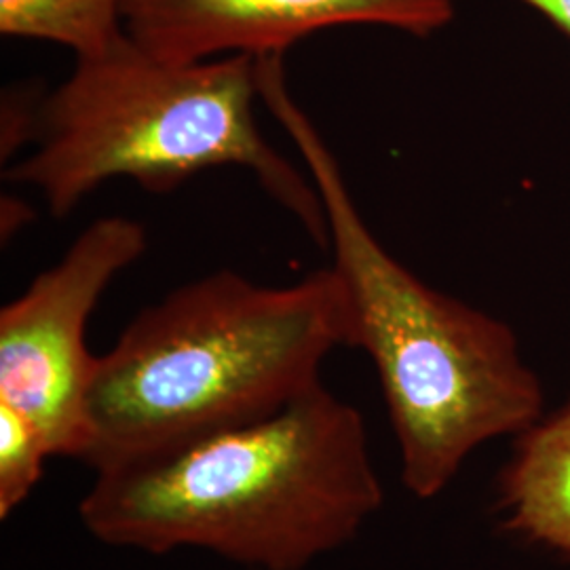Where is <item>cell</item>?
I'll return each instance as SVG.
<instances>
[{"label": "cell", "instance_id": "1", "mask_svg": "<svg viewBox=\"0 0 570 570\" xmlns=\"http://www.w3.org/2000/svg\"><path fill=\"white\" fill-rule=\"evenodd\" d=\"M383 503L364 416L320 383L265 419L96 473L79 518L112 548L305 570Z\"/></svg>", "mask_w": 570, "mask_h": 570}, {"label": "cell", "instance_id": "2", "mask_svg": "<svg viewBox=\"0 0 570 570\" xmlns=\"http://www.w3.org/2000/svg\"><path fill=\"white\" fill-rule=\"evenodd\" d=\"M261 102L296 146L326 212L343 285L346 346L372 360L416 499L449 489L469 456L546 414L541 379L503 320L425 284L389 254L360 214L341 165L285 81L284 56L258 60Z\"/></svg>", "mask_w": 570, "mask_h": 570}, {"label": "cell", "instance_id": "3", "mask_svg": "<svg viewBox=\"0 0 570 570\" xmlns=\"http://www.w3.org/2000/svg\"><path fill=\"white\" fill-rule=\"evenodd\" d=\"M343 285L320 268L271 287L218 271L146 306L98 357L81 461L96 473L287 406L346 346Z\"/></svg>", "mask_w": 570, "mask_h": 570}, {"label": "cell", "instance_id": "4", "mask_svg": "<svg viewBox=\"0 0 570 570\" xmlns=\"http://www.w3.org/2000/svg\"><path fill=\"white\" fill-rule=\"evenodd\" d=\"M258 58L169 61L125 30L102 51L75 58L66 81L42 94L35 148L4 174L37 188L66 218L108 180L167 193L214 167H242L327 247L324 205L311 176L266 140L256 121Z\"/></svg>", "mask_w": 570, "mask_h": 570}, {"label": "cell", "instance_id": "5", "mask_svg": "<svg viewBox=\"0 0 570 570\" xmlns=\"http://www.w3.org/2000/svg\"><path fill=\"white\" fill-rule=\"evenodd\" d=\"M144 252L140 223L100 218L0 311V402L39 429L51 456H82L98 362L85 343L87 322L106 287Z\"/></svg>", "mask_w": 570, "mask_h": 570}, {"label": "cell", "instance_id": "6", "mask_svg": "<svg viewBox=\"0 0 570 570\" xmlns=\"http://www.w3.org/2000/svg\"><path fill=\"white\" fill-rule=\"evenodd\" d=\"M456 0H122V30L157 58L284 56L306 37L383 26L429 37L454 20Z\"/></svg>", "mask_w": 570, "mask_h": 570}, {"label": "cell", "instance_id": "7", "mask_svg": "<svg viewBox=\"0 0 570 570\" xmlns=\"http://www.w3.org/2000/svg\"><path fill=\"white\" fill-rule=\"evenodd\" d=\"M494 510L503 532L570 562V397L513 438Z\"/></svg>", "mask_w": 570, "mask_h": 570}, {"label": "cell", "instance_id": "8", "mask_svg": "<svg viewBox=\"0 0 570 570\" xmlns=\"http://www.w3.org/2000/svg\"><path fill=\"white\" fill-rule=\"evenodd\" d=\"M122 32V0H0V35L61 45L79 56L102 51Z\"/></svg>", "mask_w": 570, "mask_h": 570}, {"label": "cell", "instance_id": "9", "mask_svg": "<svg viewBox=\"0 0 570 570\" xmlns=\"http://www.w3.org/2000/svg\"><path fill=\"white\" fill-rule=\"evenodd\" d=\"M51 456L47 442L18 410L0 402V518L7 520L28 501Z\"/></svg>", "mask_w": 570, "mask_h": 570}, {"label": "cell", "instance_id": "10", "mask_svg": "<svg viewBox=\"0 0 570 570\" xmlns=\"http://www.w3.org/2000/svg\"><path fill=\"white\" fill-rule=\"evenodd\" d=\"M537 11L570 39V0H518Z\"/></svg>", "mask_w": 570, "mask_h": 570}]
</instances>
